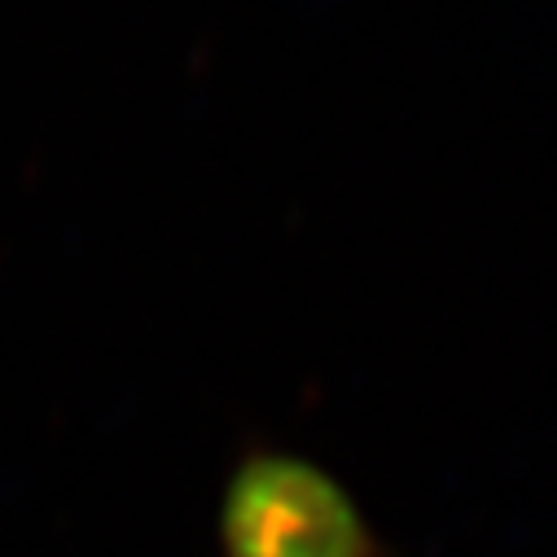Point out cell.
Listing matches in <instances>:
<instances>
[{"label": "cell", "instance_id": "6da1fadb", "mask_svg": "<svg viewBox=\"0 0 557 557\" xmlns=\"http://www.w3.org/2000/svg\"><path fill=\"white\" fill-rule=\"evenodd\" d=\"M224 557H386L351 492L317 461L250 453L220 500Z\"/></svg>", "mask_w": 557, "mask_h": 557}]
</instances>
